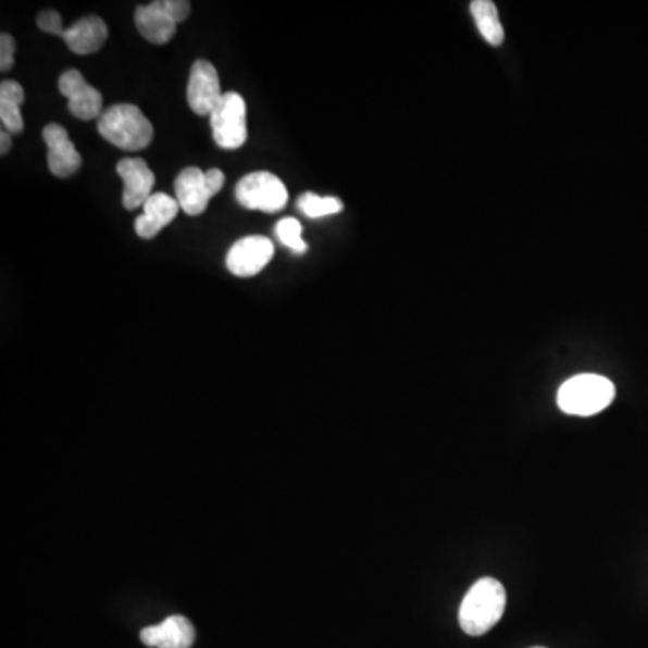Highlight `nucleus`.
Returning <instances> with one entry per match:
<instances>
[{
    "instance_id": "f257e3e1",
    "label": "nucleus",
    "mask_w": 648,
    "mask_h": 648,
    "mask_svg": "<svg viewBox=\"0 0 648 648\" xmlns=\"http://www.w3.org/2000/svg\"><path fill=\"white\" fill-rule=\"evenodd\" d=\"M507 591L496 578H482L469 589L460 607V627L469 636H483L501 622Z\"/></svg>"
},
{
    "instance_id": "f03ea898",
    "label": "nucleus",
    "mask_w": 648,
    "mask_h": 648,
    "mask_svg": "<svg viewBox=\"0 0 648 648\" xmlns=\"http://www.w3.org/2000/svg\"><path fill=\"white\" fill-rule=\"evenodd\" d=\"M98 132L110 145L139 152L153 141V126L136 105H114L107 109L98 121Z\"/></svg>"
},
{
    "instance_id": "7ed1b4c3",
    "label": "nucleus",
    "mask_w": 648,
    "mask_h": 648,
    "mask_svg": "<svg viewBox=\"0 0 648 648\" xmlns=\"http://www.w3.org/2000/svg\"><path fill=\"white\" fill-rule=\"evenodd\" d=\"M616 387L601 375H576L562 384L557 395L559 408L573 416H595L611 406Z\"/></svg>"
},
{
    "instance_id": "20e7f679",
    "label": "nucleus",
    "mask_w": 648,
    "mask_h": 648,
    "mask_svg": "<svg viewBox=\"0 0 648 648\" xmlns=\"http://www.w3.org/2000/svg\"><path fill=\"white\" fill-rule=\"evenodd\" d=\"M191 11L188 0H155L136 10V27L148 42L167 43Z\"/></svg>"
},
{
    "instance_id": "39448f33",
    "label": "nucleus",
    "mask_w": 648,
    "mask_h": 648,
    "mask_svg": "<svg viewBox=\"0 0 648 648\" xmlns=\"http://www.w3.org/2000/svg\"><path fill=\"white\" fill-rule=\"evenodd\" d=\"M224 184V172L216 167L210 172H202L197 166L186 167L175 180V195L180 210L189 216L202 215Z\"/></svg>"
},
{
    "instance_id": "423d86ee",
    "label": "nucleus",
    "mask_w": 648,
    "mask_h": 648,
    "mask_svg": "<svg viewBox=\"0 0 648 648\" xmlns=\"http://www.w3.org/2000/svg\"><path fill=\"white\" fill-rule=\"evenodd\" d=\"M236 200L246 210L277 213L288 202V191L282 178L271 172L249 173L236 184Z\"/></svg>"
},
{
    "instance_id": "0eeeda50",
    "label": "nucleus",
    "mask_w": 648,
    "mask_h": 648,
    "mask_svg": "<svg viewBox=\"0 0 648 648\" xmlns=\"http://www.w3.org/2000/svg\"><path fill=\"white\" fill-rule=\"evenodd\" d=\"M210 120L213 139L220 148L238 150L246 145L247 107L238 92H225Z\"/></svg>"
},
{
    "instance_id": "6e6552de",
    "label": "nucleus",
    "mask_w": 648,
    "mask_h": 648,
    "mask_svg": "<svg viewBox=\"0 0 648 648\" xmlns=\"http://www.w3.org/2000/svg\"><path fill=\"white\" fill-rule=\"evenodd\" d=\"M274 257V246L265 236H246L230 247L225 265L238 277L257 276Z\"/></svg>"
},
{
    "instance_id": "1a4fd4ad",
    "label": "nucleus",
    "mask_w": 648,
    "mask_h": 648,
    "mask_svg": "<svg viewBox=\"0 0 648 648\" xmlns=\"http://www.w3.org/2000/svg\"><path fill=\"white\" fill-rule=\"evenodd\" d=\"M60 92L68 100V110L74 117L92 121L103 115V96L100 90L85 82L84 74L71 68L60 76Z\"/></svg>"
},
{
    "instance_id": "9d476101",
    "label": "nucleus",
    "mask_w": 648,
    "mask_h": 648,
    "mask_svg": "<svg viewBox=\"0 0 648 648\" xmlns=\"http://www.w3.org/2000/svg\"><path fill=\"white\" fill-rule=\"evenodd\" d=\"M222 98L224 92L220 89L219 73L213 63L205 60L195 62L188 82L189 109L195 114L211 115Z\"/></svg>"
},
{
    "instance_id": "9b49d317",
    "label": "nucleus",
    "mask_w": 648,
    "mask_h": 648,
    "mask_svg": "<svg viewBox=\"0 0 648 648\" xmlns=\"http://www.w3.org/2000/svg\"><path fill=\"white\" fill-rule=\"evenodd\" d=\"M117 173L125 183V191H123L125 210L134 211L147 204L155 186V175L147 162L139 158L123 159L117 162Z\"/></svg>"
},
{
    "instance_id": "f8f14e48",
    "label": "nucleus",
    "mask_w": 648,
    "mask_h": 648,
    "mask_svg": "<svg viewBox=\"0 0 648 648\" xmlns=\"http://www.w3.org/2000/svg\"><path fill=\"white\" fill-rule=\"evenodd\" d=\"M43 141L48 145L49 172L57 177H71L82 166V155L74 147L63 126L51 123L42 130Z\"/></svg>"
},
{
    "instance_id": "ddd939ff",
    "label": "nucleus",
    "mask_w": 648,
    "mask_h": 648,
    "mask_svg": "<svg viewBox=\"0 0 648 648\" xmlns=\"http://www.w3.org/2000/svg\"><path fill=\"white\" fill-rule=\"evenodd\" d=\"M195 638L197 634L191 622L178 614L141 631L142 644L152 648H189L195 644Z\"/></svg>"
},
{
    "instance_id": "4468645a",
    "label": "nucleus",
    "mask_w": 648,
    "mask_h": 648,
    "mask_svg": "<svg viewBox=\"0 0 648 648\" xmlns=\"http://www.w3.org/2000/svg\"><path fill=\"white\" fill-rule=\"evenodd\" d=\"M62 38L74 54H95L105 46L109 27L100 16H85L74 22L73 26L63 29Z\"/></svg>"
},
{
    "instance_id": "2eb2a0df",
    "label": "nucleus",
    "mask_w": 648,
    "mask_h": 648,
    "mask_svg": "<svg viewBox=\"0 0 648 648\" xmlns=\"http://www.w3.org/2000/svg\"><path fill=\"white\" fill-rule=\"evenodd\" d=\"M180 211L177 199L166 194H153L142 205V215L136 220V233L142 240H152Z\"/></svg>"
},
{
    "instance_id": "dca6fc26",
    "label": "nucleus",
    "mask_w": 648,
    "mask_h": 648,
    "mask_svg": "<svg viewBox=\"0 0 648 648\" xmlns=\"http://www.w3.org/2000/svg\"><path fill=\"white\" fill-rule=\"evenodd\" d=\"M24 100H26V95H24L21 84H16L13 79H4L0 84V120H2L5 132L21 134L24 130L21 112Z\"/></svg>"
},
{
    "instance_id": "f3484780",
    "label": "nucleus",
    "mask_w": 648,
    "mask_h": 648,
    "mask_svg": "<svg viewBox=\"0 0 648 648\" xmlns=\"http://www.w3.org/2000/svg\"><path fill=\"white\" fill-rule=\"evenodd\" d=\"M471 11L482 37L494 48H499L504 42V29L499 22L496 4L490 0H476L472 2Z\"/></svg>"
},
{
    "instance_id": "a211bd4d",
    "label": "nucleus",
    "mask_w": 648,
    "mask_h": 648,
    "mask_svg": "<svg viewBox=\"0 0 648 648\" xmlns=\"http://www.w3.org/2000/svg\"><path fill=\"white\" fill-rule=\"evenodd\" d=\"M298 208L309 219H323V216L340 213L342 211V202L339 199H335V197L303 194L299 197Z\"/></svg>"
},
{
    "instance_id": "6ab92c4d",
    "label": "nucleus",
    "mask_w": 648,
    "mask_h": 648,
    "mask_svg": "<svg viewBox=\"0 0 648 648\" xmlns=\"http://www.w3.org/2000/svg\"><path fill=\"white\" fill-rule=\"evenodd\" d=\"M303 227L299 224V220L296 219H283L277 222L276 236L282 241L283 246H287L288 249H292L298 254H304L309 251L307 241L301 238Z\"/></svg>"
},
{
    "instance_id": "aec40b11",
    "label": "nucleus",
    "mask_w": 648,
    "mask_h": 648,
    "mask_svg": "<svg viewBox=\"0 0 648 648\" xmlns=\"http://www.w3.org/2000/svg\"><path fill=\"white\" fill-rule=\"evenodd\" d=\"M15 51H16V43L13 40L11 35L8 33H2L0 35V71L2 73H8L13 68V63H15Z\"/></svg>"
},
{
    "instance_id": "412c9836",
    "label": "nucleus",
    "mask_w": 648,
    "mask_h": 648,
    "mask_svg": "<svg viewBox=\"0 0 648 648\" xmlns=\"http://www.w3.org/2000/svg\"><path fill=\"white\" fill-rule=\"evenodd\" d=\"M37 24L42 32L51 33V35H58V37H62V16H60V13H57V11H42V13L38 15Z\"/></svg>"
},
{
    "instance_id": "4be33fe9",
    "label": "nucleus",
    "mask_w": 648,
    "mask_h": 648,
    "mask_svg": "<svg viewBox=\"0 0 648 648\" xmlns=\"http://www.w3.org/2000/svg\"><path fill=\"white\" fill-rule=\"evenodd\" d=\"M0 142H2V148H0V155H5V153L10 152L11 148L10 132L2 130V134H0Z\"/></svg>"
},
{
    "instance_id": "5701e85b",
    "label": "nucleus",
    "mask_w": 648,
    "mask_h": 648,
    "mask_svg": "<svg viewBox=\"0 0 648 648\" xmlns=\"http://www.w3.org/2000/svg\"><path fill=\"white\" fill-rule=\"evenodd\" d=\"M534 648H546V647H534Z\"/></svg>"
}]
</instances>
